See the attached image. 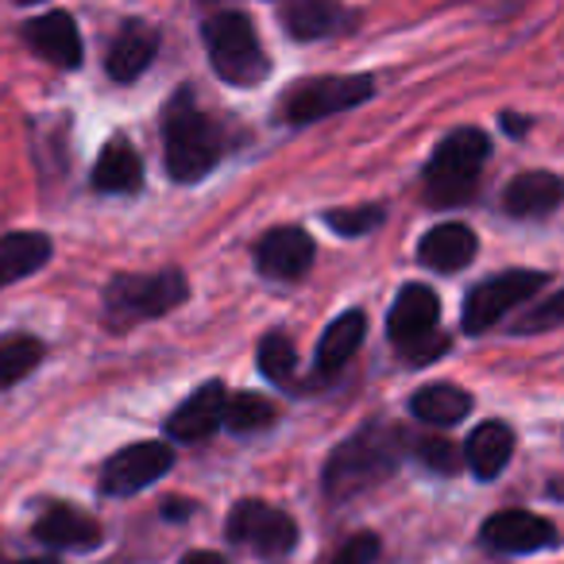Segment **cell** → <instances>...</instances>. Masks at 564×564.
<instances>
[{
	"label": "cell",
	"instance_id": "obj_1",
	"mask_svg": "<svg viewBox=\"0 0 564 564\" xmlns=\"http://www.w3.org/2000/svg\"><path fill=\"white\" fill-rule=\"evenodd\" d=\"M406 445L410 441L399 425H383V422L364 425L360 433H352V437L333 448L329 464H325V471H322L325 495H329L333 502H340V499H352V495H364L368 487L383 484L402 464Z\"/></svg>",
	"mask_w": 564,
	"mask_h": 564
},
{
	"label": "cell",
	"instance_id": "obj_2",
	"mask_svg": "<svg viewBox=\"0 0 564 564\" xmlns=\"http://www.w3.org/2000/svg\"><path fill=\"white\" fill-rule=\"evenodd\" d=\"M163 148H166V171H171L174 182L205 178L220 159L217 124L197 109L186 89H178L163 112Z\"/></svg>",
	"mask_w": 564,
	"mask_h": 564
},
{
	"label": "cell",
	"instance_id": "obj_3",
	"mask_svg": "<svg viewBox=\"0 0 564 564\" xmlns=\"http://www.w3.org/2000/svg\"><path fill=\"white\" fill-rule=\"evenodd\" d=\"M487 135L479 128H456L453 135L437 143L430 166H425V197L430 205H464L476 197L479 171L487 163Z\"/></svg>",
	"mask_w": 564,
	"mask_h": 564
},
{
	"label": "cell",
	"instance_id": "obj_4",
	"mask_svg": "<svg viewBox=\"0 0 564 564\" xmlns=\"http://www.w3.org/2000/svg\"><path fill=\"white\" fill-rule=\"evenodd\" d=\"M205 47H209L213 70L232 86H259L271 70L263 47L256 40V28L243 12H217L202 28Z\"/></svg>",
	"mask_w": 564,
	"mask_h": 564
},
{
	"label": "cell",
	"instance_id": "obj_5",
	"mask_svg": "<svg viewBox=\"0 0 564 564\" xmlns=\"http://www.w3.org/2000/svg\"><path fill=\"white\" fill-rule=\"evenodd\" d=\"M189 294L182 271H159V274H117L105 291V314L112 322H151V317L171 314Z\"/></svg>",
	"mask_w": 564,
	"mask_h": 564
},
{
	"label": "cell",
	"instance_id": "obj_6",
	"mask_svg": "<svg viewBox=\"0 0 564 564\" xmlns=\"http://www.w3.org/2000/svg\"><path fill=\"white\" fill-rule=\"evenodd\" d=\"M376 94V82L368 74H325V78H310L286 97L282 117L291 124H314V120L337 117L345 109H356Z\"/></svg>",
	"mask_w": 564,
	"mask_h": 564
},
{
	"label": "cell",
	"instance_id": "obj_7",
	"mask_svg": "<svg viewBox=\"0 0 564 564\" xmlns=\"http://www.w3.org/2000/svg\"><path fill=\"white\" fill-rule=\"evenodd\" d=\"M228 541L236 545H248L251 553L259 556H286L299 541V525L286 510L271 507V502H259V499H243L232 507L225 522Z\"/></svg>",
	"mask_w": 564,
	"mask_h": 564
},
{
	"label": "cell",
	"instance_id": "obj_8",
	"mask_svg": "<svg viewBox=\"0 0 564 564\" xmlns=\"http://www.w3.org/2000/svg\"><path fill=\"white\" fill-rule=\"evenodd\" d=\"M545 286V274L541 271H502V274H491L487 282H479L476 291L464 299V333H487L495 322L510 314L514 306H522L525 299Z\"/></svg>",
	"mask_w": 564,
	"mask_h": 564
},
{
	"label": "cell",
	"instance_id": "obj_9",
	"mask_svg": "<svg viewBox=\"0 0 564 564\" xmlns=\"http://www.w3.org/2000/svg\"><path fill=\"white\" fill-rule=\"evenodd\" d=\"M174 468V448L163 441H135V445L120 448L117 456H109L101 471V491L105 495H135L143 487H151L155 479H163Z\"/></svg>",
	"mask_w": 564,
	"mask_h": 564
},
{
	"label": "cell",
	"instance_id": "obj_10",
	"mask_svg": "<svg viewBox=\"0 0 564 564\" xmlns=\"http://www.w3.org/2000/svg\"><path fill=\"white\" fill-rule=\"evenodd\" d=\"M437 322H441L437 294H433L430 286H422V282H410V286H402V291H399V299H394L387 329H391L394 345H399L402 352H410V348L433 340Z\"/></svg>",
	"mask_w": 564,
	"mask_h": 564
},
{
	"label": "cell",
	"instance_id": "obj_11",
	"mask_svg": "<svg viewBox=\"0 0 564 564\" xmlns=\"http://www.w3.org/2000/svg\"><path fill=\"white\" fill-rule=\"evenodd\" d=\"M556 541V530L549 518L530 510H499L484 522V545L495 553H538Z\"/></svg>",
	"mask_w": 564,
	"mask_h": 564
},
{
	"label": "cell",
	"instance_id": "obj_12",
	"mask_svg": "<svg viewBox=\"0 0 564 564\" xmlns=\"http://www.w3.org/2000/svg\"><path fill=\"white\" fill-rule=\"evenodd\" d=\"M314 240L302 228H271L256 243V267L267 279H302L314 267Z\"/></svg>",
	"mask_w": 564,
	"mask_h": 564
},
{
	"label": "cell",
	"instance_id": "obj_13",
	"mask_svg": "<svg viewBox=\"0 0 564 564\" xmlns=\"http://www.w3.org/2000/svg\"><path fill=\"white\" fill-rule=\"evenodd\" d=\"M225 406H228L225 387L213 379V383L197 387V391L189 394V399L182 402L171 417H166V433H171L174 441H186V445L213 437V433L225 425Z\"/></svg>",
	"mask_w": 564,
	"mask_h": 564
},
{
	"label": "cell",
	"instance_id": "obj_14",
	"mask_svg": "<svg viewBox=\"0 0 564 564\" xmlns=\"http://www.w3.org/2000/svg\"><path fill=\"white\" fill-rule=\"evenodd\" d=\"M561 202H564V182L549 171L518 174V178L507 186V194H502V209H507L514 220L549 217Z\"/></svg>",
	"mask_w": 564,
	"mask_h": 564
},
{
	"label": "cell",
	"instance_id": "obj_15",
	"mask_svg": "<svg viewBox=\"0 0 564 564\" xmlns=\"http://www.w3.org/2000/svg\"><path fill=\"white\" fill-rule=\"evenodd\" d=\"M28 43H32L47 63L63 66V70L82 66V35L70 12H47V17L32 20V24H28Z\"/></svg>",
	"mask_w": 564,
	"mask_h": 564
},
{
	"label": "cell",
	"instance_id": "obj_16",
	"mask_svg": "<svg viewBox=\"0 0 564 564\" xmlns=\"http://www.w3.org/2000/svg\"><path fill=\"white\" fill-rule=\"evenodd\" d=\"M476 251H479L476 232L468 225H456V220L430 228L422 236V243H417V259L425 267H433V271H464L476 259Z\"/></svg>",
	"mask_w": 564,
	"mask_h": 564
},
{
	"label": "cell",
	"instance_id": "obj_17",
	"mask_svg": "<svg viewBox=\"0 0 564 564\" xmlns=\"http://www.w3.org/2000/svg\"><path fill=\"white\" fill-rule=\"evenodd\" d=\"M155 51H159L155 28L140 24V20L124 24L117 40H112V47H109V78L112 82H135L151 66Z\"/></svg>",
	"mask_w": 564,
	"mask_h": 564
},
{
	"label": "cell",
	"instance_id": "obj_18",
	"mask_svg": "<svg viewBox=\"0 0 564 564\" xmlns=\"http://www.w3.org/2000/svg\"><path fill=\"white\" fill-rule=\"evenodd\" d=\"M364 333H368V317H364L360 310L340 314L337 322L322 333V340H317V356H314L317 376H325V379L337 376V371L352 360L356 348L364 345Z\"/></svg>",
	"mask_w": 564,
	"mask_h": 564
},
{
	"label": "cell",
	"instance_id": "obj_19",
	"mask_svg": "<svg viewBox=\"0 0 564 564\" xmlns=\"http://www.w3.org/2000/svg\"><path fill=\"white\" fill-rule=\"evenodd\" d=\"M514 456V430L502 422H484L471 430L468 445H464V464L476 471L479 479H495Z\"/></svg>",
	"mask_w": 564,
	"mask_h": 564
},
{
	"label": "cell",
	"instance_id": "obj_20",
	"mask_svg": "<svg viewBox=\"0 0 564 564\" xmlns=\"http://www.w3.org/2000/svg\"><path fill=\"white\" fill-rule=\"evenodd\" d=\"M35 538L51 549H94L101 541V525L74 507H51L35 522Z\"/></svg>",
	"mask_w": 564,
	"mask_h": 564
},
{
	"label": "cell",
	"instance_id": "obj_21",
	"mask_svg": "<svg viewBox=\"0 0 564 564\" xmlns=\"http://www.w3.org/2000/svg\"><path fill=\"white\" fill-rule=\"evenodd\" d=\"M51 259V240L43 232H12L0 240V291L24 282Z\"/></svg>",
	"mask_w": 564,
	"mask_h": 564
},
{
	"label": "cell",
	"instance_id": "obj_22",
	"mask_svg": "<svg viewBox=\"0 0 564 564\" xmlns=\"http://www.w3.org/2000/svg\"><path fill=\"white\" fill-rule=\"evenodd\" d=\"M410 414L425 425H456L471 414V394L453 383L417 387L414 399H410Z\"/></svg>",
	"mask_w": 564,
	"mask_h": 564
},
{
	"label": "cell",
	"instance_id": "obj_23",
	"mask_svg": "<svg viewBox=\"0 0 564 564\" xmlns=\"http://www.w3.org/2000/svg\"><path fill=\"white\" fill-rule=\"evenodd\" d=\"M94 186L101 194H135L143 186V163L132 151V143L112 140L109 148L101 151L94 166Z\"/></svg>",
	"mask_w": 564,
	"mask_h": 564
},
{
	"label": "cell",
	"instance_id": "obj_24",
	"mask_svg": "<svg viewBox=\"0 0 564 564\" xmlns=\"http://www.w3.org/2000/svg\"><path fill=\"white\" fill-rule=\"evenodd\" d=\"M282 24L294 40H322L340 24V9L333 0H294L291 9L282 12Z\"/></svg>",
	"mask_w": 564,
	"mask_h": 564
},
{
	"label": "cell",
	"instance_id": "obj_25",
	"mask_svg": "<svg viewBox=\"0 0 564 564\" xmlns=\"http://www.w3.org/2000/svg\"><path fill=\"white\" fill-rule=\"evenodd\" d=\"M43 360V345L35 337H12L0 345V387H12L28 379Z\"/></svg>",
	"mask_w": 564,
	"mask_h": 564
},
{
	"label": "cell",
	"instance_id": "obj_26",
	"mask_svg": "<svg viewBox=\"0 0 564 564\" xmlns=\"http://www.w3.org/2000/svg\"><path fill=\"white\" fill-rule=\"evenodd\" d=\"M259 371H263L271 383H291L294 371H299V352H294L291 337H282V333H271V337L259 345Z\"/></svg>",
	"mask_w": 564,
	"mask_h": 564
},
{
	"label": "cell",
	"instance_id": "obj_27",
	"mask_svg": "<svg viewBox=\"0 0 564 564\" xmlns=\"http://www.w3.org/2000/svg\"><path fill=\"white\" fill-rule=\"evenodd\" d=\"M225 425L232 433H259L274 425V406L259 394H236L225 406Z\"/></svg>",
	"mask_w": 564,
	"mask_h": 564
},
{
	"label": "cell",
	"instance_id": "obj_28",
	"mask_svg": "<svg viewBox=\"0 0 564 564\" xmlns=\"http://www.w3.org/2000/svg\"><path fill=\"white\" fill-rule=\"evenodd\" d=\"M383 217H387L383 205H356V209H333L325 220H329V228L337 236H364L383 225Z\"/></svg>",
	"mask_w": 564,
	"mask_h": 564
},
{
	"label": "cell",
	"instance_id": "obj_29",
	"mask_svg": "<svg viewBox=\"0 0 564 564\" xmlns=\"http://www.w3.org/2000/svg\"><path fill=\"white\" fill-rule=\"evenodd\" d=\"M556 325H564V286L556 294H549L541 306H533L525 317H518L514 333L525 337V333H545V329H556Z\"/></svg>",
	"mask_w": 564,
	"mask_h": 564
},
{
	"label": "cell",
	"instance_id": "obj_30",
	"mask_svg": "<svg viewBox=\"0 0 564 564\" xmlns=\"http://www.w3.org/2000/svg\"><path fill=\"white\" fill-rule=\"evenodd\" d=\"M417 456H422L425 468L441 471V476H453V471L464 464L460 448H456L453 441H445V437H422V441H417Z\"/></svg>",
	"mask_w": 564,
	"mask_h": 564
},
{
	"label": "cell",
	"instance_id": "obj_31",
	"mask_svg": "<svg viewBox=\"0 0 564 564\" xmlns=\"http://www.w3.org/2000/svg\"><path fill=\"white\" fill-rule=\"evenodd\" d=\"M379 556V538L376 533H356L340 545V553L333 556V564H376Z\"/></svg>",
	"mask_w": 564,
	"mask_h": 564
},
{
	"label": "cell",
	"instance_id": "obj_32",
	"mask_svg": "<svg viewBox=\"0 0 564 564\" xmlns=\"http://www.w3.org/2000/svg\"><path fill=\"white\" fill-rule=\"evenodd\" d=\"M178 564H228L220 553H209V549H197V553H186Z\"/></svg>",
	"mask_w": 564,
	"mask_h": 564
},
{
	"label": "cell",
	"instance_id": "obj_33",
	"mask_svg": "<svg viewBox=\"0 0 564 564\" xmlns=\"http://www.w3.org/2000/svg\"><path fill=\"white\" fill-rule=\"evenodd\" d=\"M502 128H507V132H514V135H522L525 132V120L514 117V112H507V117H502Z\"/></svg>",
	"mask_w": 564,
	"mask_h": 564
},
{
	"label": "cell",
	"instance_id": "obj_34",
	"mask_svg": "<svg viewBox=\"0 0 564 564\" xmlns=\"http://www.w3.org/2000/svg\"><path fill=\"white\" fill-rule=\"evenodd\" d=\"M166 514H174V518L186 514V502H171V507H166Z\"/></svg>",
	"mask_w": 564,
	"mask_h": 564
},
{
	"label": "cell",
	"instance_id": "obj_35",
	"mask_svg": "<svg viewBox=\"0 0 564 564\" xmlns=\"http://www.w3.org/2000/svg\"><path fill=\"white\" fill-rule=\"evenodd\" d=\"M20 564H58V561H51V556H40V561H20Z\"/></svg>",
	"mask_w": 564,
	"mask_h": 564
},
{
	"label": "cell",
	"instance_id": "obj_36",
	"mask_svg": "<svg viewBox=\"0 0 564 564\" xmlns=\"http://www.w3.org/2000/svg\"><path fill=\"white\" fill-rule=\"evenodd\" d=\"M20 4H35V0H20Z\"/></svg>",
	"mask_w": 564,
	"mask_h": 564
}]
</instances>
